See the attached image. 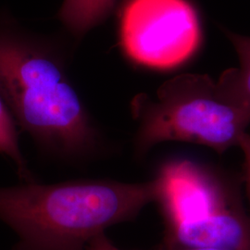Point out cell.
Instances as JSON below:
<instances>
[{
    "label": "cell",
    "mask_w": 250,
    "mask_h": 250,
    "mask_svg": "<svg viewBox=\"0 0 250 250\" xmlns=\"http://www.w3.org/2000/svg\"><path fill=\"white\" fill-rule=\"evenodd\" d=\"M158 194L156 177L141 183L21 182L0 187V222L18 237L11 250H85L107 228L133 222Z\"/></svg>",
    "instance_id": "1"
},
{
    "label": "cell",
    "mask_w": 250,
    "mask_h": 250,
    "mask_svg": "<svg viewBox=\"0 0 250 250\" xmlns=\"http://www.w3.org/2000/svg\"><path fill=\"white\" fill-rule=\"evenodd\" d=\"M163 240L188 248L250 250V217L238 204L204 220L164 229Z\"/></svg>",
    "instance_id": "6"
},
{
    "label": "cell",
    "mask_w": 250,
    "mask_h": 250,
    "mask_svg": "<svg viewBox=\"0 0 250 250\" xmlns=\"http://www.w3.org/2000/svg\"><path fill=\"white\" fill-rule=\"evenodd\" d=\"M0 154L14 165L21 182H35L20 144L18 126L0 97Z\"/></svg>",
    "instance_id": "9"
},
{
    "label": "cell",
    "mask_w": 250,
    "mask_h": 250,
    "mask_svg": "<svg viewBox=\"0 0 250 250\" xmlns=\"http://www.w3.org/2000/svg\"><path fill=\"white\" fill-rule=\"evenodd\" d=\"M116 1L64 0L59 15L70 31L83 35L107 18Z\"/></svg>",
    "instance_id": "8"
},
{
    "label": "cell",
    "mask_w": 250,
    "mask_h": 250,
    "mask_svg": "<svg viewBox=\"0 0 250 250\" xmlns=\"http://www.w3.org/2000/svg\"><path fill=\"white\" fill-rule=\"evenodd\" d=\"M244 155L245 160V173H246V182H247V188L250 197V133L248 132L242 138L240 145L238 146Z\"/></svg>",
    "instance_id": "11"
},
{
    "label": "cell",
    "mask_w": 250,
    "mask_h": 250,
    "mask_svg": "<svg viewBox=\"0 0 250 250\" xmlns=\"http://www.w3.org/2000/svg\"><path fill=\"white\" fill-rule=\"evenodd\" d=\"M154 250H223V249H209V248H188V247H182L178 245H174L171 243L162 240L161 244Z\"/></svg>",
    "instance_id": "12"
},
{
    "label": "cell",
    "mask_w": 250,
    "mask_h": 250,
    "mask_svg": "<svg viewBox=\"0 0 250 250\" xmlns=\"http://www.w3.org/2000/svg\"><path fill=\"white\" fill-rule=\"evenodd\" d=\"M85 250H125L118 248L107 237L106 232L99 233L87 244Z\"/></svg>",
    "instance_id": "10"
},
{
    "label": "cell",
    "mask_w": 250,
    "mask_h": 250,
    "mask_svg": "<svg viewBox=\"0 0 250 250\" xmlns=\"http://www.w3.org/2000/svg\"><path fill=\"white\" fill-rule=\"evenodd\" d=\"M239 59L237 68L224 71L217 83L233 103L250 112V36H240L224 30Z\"/></svg>",
    "instance_id": "7"
},
{
    "label": "cell",
    "mask_w": 250,
    "mask_h": 250,
    "mask_svg": "<svg viewBox=\"0 0 250 250\" xmlns=\"http://www.w3.org/2000/svg\"><path fill=\"white\" fill-rule=\"evenodd\" d=\"M120 36L133 62L168 70L197 52L201 27L188 0H127L121 14Z\"/></svg>",
    "instance_id": "4"
},
{
    "label": "cell",
    "mask_w": 250,
    "mask_h": 250,
    "mask_svg": "<svg viewBox=\"0 0 250 250\" xmlns=\"http://www.w3.org/2000/svg\"><path fill=\"white\" fill-rule=\"evenodd\" d=\"M155 177L159 182L156 204L165 229L201 221L240 204L221 179L194 161H167Z\"/></svg>",
    "instance_id": "5"
},
{
    "label": "cell",
    "mask_w": 250,
    "mask_h": 250,
    "mask_svg": "<svg viewBox=\"0 0 250 250\" xmlns=\"http://www.w3.org/2000/svg\"><path fill=\"white\" fill-rule=\"evenodd\" d=\"M0 97L43 153L85 164L106 150L104 137L62 68L0 26Z\"/></svg>",
    "instance_id": "2"
},
{
    "label": "cell",
    "mask_w": 250,
    "mask_h": 250,
    "mask_svg": "<svg viewBox=\"0 0 250 250\" xmlns=\"http://www.w3.org/2000/svg\"><path fill=\"white\" fill-rule=\"evenodd\" d=\"M131 112L138 158L167 142L195 144L223 154L239 146L250 125V112L228 99L217 81L198 73L166 81L154 96H136Z\"/></svg>",
    "instance_id": "3"
}]
</instances>
